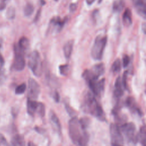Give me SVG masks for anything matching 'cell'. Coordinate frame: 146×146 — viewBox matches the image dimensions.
I'll return each instance as SVG.
<instances>
[{"label": "cell", "instance_id": "1", "mask_svg": "<svg viewBox=\"0 0 146 146\" xmlns=\"http://www.w3.org/2000/svg\"><path fill=\"white\" fill-rule=\"evenodd\" d=\"M68 134L72 143L76 146H87L90 135L80 124L76 116L72 117L68 122Z\"/></svg>", "mask_w": 146, "mask_h": 146}, {"label": "cell", "instance_id": "2", "mask_svg": "<svg viewBox=\"0 0 146 146\" xmlns=\"http://www.w3.org/2000/svg\"><path fill=\"white\" fill-rule=\"evenodd\" d=\"M82 106L84 112L90 113L101 121H105V114L103 108L92 94L88 92L86 94Z\"/></svg>", "mask_w": 146, "mask_h": 146}, {"label": "cell", "instance_id": "3", "mask_svg": "<svg viewBox=\"0 0 146 146\" xmlns=\"http://www.w3.org/2000/svg\"><path fill=\"white\" fill-rule=\"evenodd\" d=\"M107 40V36L98 35L96 36L91 51V54L93 59L98 60L102 59Z\"/></svg>", "mask_w": 146, "mask_h": 146}, {"label": "cell", "instance_id": "4", "mask_svg": "<svg viewBox=\"0 0 146 146\" xmlns=\"http://www.w3.org/2000/svg\"><path fill=\"white\" fill-rule=\"evenodd\" d=\"M29 67L33 73L36 76H40L42 74V67L39 52L34 50L29 55L28 60Z\"/></svg>", "mask_w": 146, "mask_h": 146}, {"label": "cell", "instance_id": "5", "mask_svg": "<svg viewBox=\"0 0 146 146\" xmlns=\"http://www.w3.org/2000/svg\"><path fill=\"white\" fill-rule=\"evenodd\" d=\"M104 64L100 63L94 65L91 69L86 70L82 74V76L87 82L90 80L98 79L99 76L104 74Z\"/></svg>", "mask_w": 146, "mask_h": 146}, {"label": "cell", "instance_id": "6", "mask_svg": "<svg viewBox=\"0 0 146 146\" xmlns=\"http://www.w3.org/2000/svg\"><path fill=\"white\" fill-rule=\"evenodd\" d=\"M27 112L30 116H33L37 113L39 116L43 117L45 114L44 104L41 102H36V100L27 99Z\"/></svg>", "mask_w": 146, "mask_h": 146}, {"label": "cell", "instance_id": "7", "mask_svg": "<svg viewBox=\"0 0 146 146\" xmlns=\"http://www.w3.org/2000/svg\"><path fill=\"white\" fill-rule=\"evenodd\" d=\"M120 129L129 142H132L134 144L137 143V134L136 133V128L133 123H123V124L121 125Z\"/></svg>", "mask_w": 146, "mask_h": 146}, {"label": "cell", "instance_id": "8", "mask_svg": "<svg viewBox=\"0 0 146 146\" xmlns=\"http://www.w3.org/2000/svg\"><path fill=\"white\" fill-rule=\"evenodd\" d=\"M14 59L13 64V68L16 71H22L24 69L26 64L24 54L19 48L17 44H15L14 47Z\"/></svg>", "mask_w": 146, "mask_h": 146}, {"label": "cell", "instance_id": "9", "mask_svg": "<svg viewBox=\"0 0 146 146\" xmlns=\"http://www.w3.org/2000/svg\"><path fill=\"white\" fill-rule=\"evenodd\" d=\"M87 83L94 96H100L103 94L105 86V79L104 78L99 80L98 79L90 80Z\"/></svg>", "mask_w": 146, "mask_h": 146}, {"label": "cell", "instance_id": "10", "mask_svg": "<svg viewBox=\"0 0 146 146\" xmlns=\"http://www.w3.org/2000/svg\"><path fill=\"white\" fill-rule=\"evenodd\" d=\"M110 133L112 144L122 145L123 144V136L117 124L111 123L110 127Z\"/></svg>", "mask_w": 146, "mask_h": 146}, {"label": "cell", "instance_id": "11", "mask_svg": "<svg viewBox=\"0 0 146 146\" xmlns=\"http://www.w3.org/2000/svg\"><path fill=\"white\" fill-rule=\"evenodd\" d=\"M40 88L39 84L33 78H30L28 81L27 99L35 100L39 96Z\"/></svg>", "mask_w": 146, "mask_h": 146}, {"label": "cell", "instance_id": "12", "mask_svg": "<svg viewBox=\"0 0 146 146\" xmlns=\"http://www.w3.org/2000/svg\"><path fill=\"white\" fill-rule=\"evenodd\" d=\"M49 117L52 127H53L54 130L59 135H60L62 133V127L60 121L57 115L52 110H51L49 112Z\"/></svg>", "mask_w": 146, "mask_h": 146}, {"label": "cell", "instance_id": "13", "mask_svg": "<svg viewBox=\"0 0 146 146\" xmlns=\"http://www.w3.org/2000/svg\"><path fill=\"white\" fill-rule=\"evenodd\" d=\"M66 21L67 18L61 19L59 17H54L50 20V25H51L53 27L54 29H55V31L59 32L62 29Z\"/></svg>", "mask_w": 146, "mask_h": 146}, {"label": "cell", "instance_id": "14", "mask_svg": "<svg viewBox=\"0 0 146 146\" xmlns=\"http://www.w3.org/2000/svg\"><path fill=\"white\" fill-rule=\"evenodd\" d=\"M125 104L133 112H136L140 116L143 115L141 110L137 107L135 99L133 97H128L125 100Z\"/></svg>", "mask_w": 146, "mask_h": 146}, {"label": "cell", "instance_id": "15", "mask_svg": "<svg viewBox=\"0 0 146 146\" xmlns=\"http://www.w3.org/2000/svg\"><path fill=\"white\" fill-rule=\"evenodd\" d=\"M136 12L143 18H145V5L144 0H133Z\"/></svg>", "mask_w": 146, "mask_h": 146}, {"label": "cell", "instance_id": "16", "mask_svg": "<svg viewBox=\"0 0 146 146\" xmlns=\"http://www.w3.org/2000/svg\"><path fill=\"white\" fill-rule=\"evenodd\" d=\"M123 88L121 83L120 77L119 76L116 79L115 83V89L113 91V94L115 98L119 99L123 95Z\"/></svg>", "mask_w": 146, "mask_h": 146}, {"label": "cell", "instance_id": "17", "mask_svg": "<svg viewBox=\"0 0 146 146\" xmlns=\"http://www.w3.org/2000/svg\"><path fill=\"white\" fill-rule=\"evenodd\" d=\"M11 146H25V140L24 137L20 134H15L11 140Z\"/></svg>", "mask_w": 146, "mask_h": 146}, {"label": "cell", "instance_id": "18", "mask_svg": "<svg viewBox=\"0 0 146 146\" xmlns=\"http://www.w3.org/2000/svg\"><path fill=\"white\" fill-rule=\"evenodd\" d=\"M123 23L124 26L127 27L130 26L132 23V13L131 10L127 8L123 14Z\"/></svg>", "mask_w": 146, "mask_h": 146}, {"label": "cell", "instance_id": "19", "mask_svg": "<svg viewBox=\"0 0 146 146\" xmlns=\"http://www.w3.org/2000/svg\"><path fill=\"white\" fill-rule=\"evenodd\" d=\"M18 47L21 50V51L25 54L26 52L29 49L30 43L29 39L26 37H22L17 44Z\"/></svg>", "mask_w": 146, "mask_h": 146}, {"label": "cell", "instance_id": "20", "mask_svg": "<svg viewBox=\"0 0 146 146\" xmlns=\"http://www.w3.org/2000/svg\"><path fill=\"white\" fill-rule=\"evenodd\" d=\"M73 46H74V41L72 40H70L67 41L63 46L64 55L67 59H69L71 55Z\"/></svg>", "mask_w": 146, "mask_h": 146}, {"label": "cell", "instance_id": "21", "mask_svg": "<svg viewBox=\"0 0 146 146\" xmlns=\"http://www.w3.org/2000/svg\"><path fill=\"white\" fill-rule=\"evenodd\" d=\"M125 3L124 0H115L112 5V10L115 13H120L121 12L124 7Z\"/></svg>", "mask_w": 146, "mask_h": 146}, {"label": "cell", "instance_id": "22", "mask_svg": "<svg viewBox=\"0 0 146 146\" xmlns=\"http://www.w3.org/2000/svg\"><path fill=\"white\" fill-rule=\"evenodd\" d=\"M137 142L139 141L141 144L142 146H145V128L144 125H143L141 127L139 133L138 134H137Z\"/></svg>", "mask_w": 146, "mask_h": 146}, {"label": "cell", "instance_id": "23", "mask_svg": "<svg viewBox=\"0 0 146 146\" xmlns=\"http://www.w3.org/2000/svg\"><path fill=\"white\" fill-rule=\"evenodd\" d=\"M34 10V7L33 4L30 3H28L25 5L24 7L23 13L25 16L29 17L33 13Z\"/></svg>", "mask_w": 146, "mask_h": 146}, {"label": "cell", "instance_id": "24", "mask_svg": "<svg viewBox=\"0 0 146 146\" xmlns=\"http://www.w3.org/2000/svg\"><path fill=\"white\" fill-rule=\"evenodd\" d=\"M121 69V62L119 59H116L113 63L111 66V70L113 72L117 73L120 71Z\"/></svg>", "mask_w": 146, "mask_h": 146}, {"label": "cell", "instance_id": "25", "mask_svg": "<svg viewBox=\"0 0 146 146\" xmlns=\"http://www.w3.org/2000/svg\"><path fill=\"white\" fill-rule=\"evenodd\" d=\"M26 90V84L25 83H23L19 86H18L15 90V92L17 95H21L23 94Z\"/></svg>", "mask_w": 146, "mask_h": 146}, {"label": "cell", "instance_id": "26", "mask_svg": "<svg viewBox=\"0 0 146 146\" xmlns=\"http://www.w3.org/2000/svg\"><path fill=\"white\" fill-rule=\"evenodd\" d=\"M15 16V10L13 7L8 8L6 12V17L9 19H13Z\"/></svg>", "mask_w": 146, "mask_h": 146}, {"label": "cell", "instance_id": "27", "mask_svg": "<svg viewBox=\"0 0 146 146\" xmlns=\"http://www.w3.org/2000/svg\"><path fill=\"white\" fill-rule=\"evenodd\" d=\"M79 122L80 125H82V127L87 129V128L88 127L90 123V120L89 119V118L87 117H82L80 119H79Z\"/></svg>", "mask_w": 146, "mask_h": 146}, {"label": "cell", "instance_id": "28", "mask_svg": "<svg viewBox=\"0 0 146 146\" xmlns=\"http://www.w3.org/2000/svg\"><path fill=\"white\" fill-rule=\"evenodd\" d=\"M59 69L60 74L63 76L64 75L66 76L68 74V70H69L68 65V64L60 65L59 67Z\"/></svg>", "mask_w": 146, "mask_h": 146}, {"label": "cell", "instance_id": "29", "mask_svg": "<svg viewBox=\"0 0 146 146\" xmlns=\"http://www.w3.org/2000/svg\"><path fill=\"white\" fill-rule=\"evenodd\" d=\"M127 71H125L123 75V78L121 80V83L123 87L125 89L127 90Z\"/></svg>", "mask_w": 146, "mask_h": 146}, {"label": "cell", "instance_id": "30", "mask_svg": "<svg viewBox=\"0 0 146 146\" xmlns=\"http://www.w3.org/2000/svg\"><path fill=\"white\" fill-rule=\"evenodd\" d=\"M65 108L66 109V111H67V112L68 113V114L72 116V117H74V116H75V112L72 110V108L70 106V105L68 104H65Z\"/></svg>", "mask_w": 146, "mask_h": 146}, {"label": "cell", "instance_id": "31", "mask_svg": "<svg viewBox=\"0 0 146 146\" xmlns=\"http://www.w3.org/2000/svg\"><path fill=\"white\" fill-rule=\"evenodd\" d=\"M129 61H130V59L129 56L127 55L124 54L123 56V66L124 68L127 67L128 66Z\"/></svg>", "mask_w": 146, "mask_h": 146}, {"label": "cell", "instance_id": "32", "mask_svg": "<svg viewBox=\"0 0 146 146\" xmlns=\"http://www.w3.org/2000/svg\"><path fill=\"white\" fill-rule=\"evenodd\" d=\"M6 79L5 71L3 70L2 66H0V84L3 83Z\"/></svg>", "mask_w": 146, "mask_h": 146}, {"label": "cell", "instance_id": "33", "mask_svg": "<svg viewBox=\"0 0 146 146\" xmlns=\"http://www.w3.org/2000/svg\"><path fill=\"white\" fill-rule=\"evenodd\" d=\"M9 1L10 0H1V2H0V11H2L6 8V5Z\"/></svg>", "mask_w": 146, "mask_h": 146}, {"label": "cell", "instance_id": "34", "mask_svg": "<svg viewBox=\"0 0 146 146\" xmlns=\"http://www.w3.org/2000/svg\"><path fill=\"white\" fill-rule=\"evenodd\" d=\"M53 98L54 99V100L56 102H59V100H60V96H59V93L57 92V91H55L54 94V95H53Z\"/></svg>", "mask_w": 146, "mask_h": 146}, {"label": "cell", "instance_id": "35", "mask_svg": "<svg viewBox=\"0 0 146 146\" xmlns=\"http://www.w3.org/2000/svg\"><path fill=\"white\" fill-rule=\"evenodd\" d=\"M77 3H71L70 4V11L71 12H73L74 11H75L77 9Z\"/></svg>", "mask_w": 146, "mask_h": 146}, {"label": "cell", "instance_id": "36", "mask_svg": "<svg viewBox=\"0 0 146 146\" xmlns=\"http://www.w3.org/2000/svg\"><path fill=\"white\" fill-rule=\"evenodd\" d=\"M1 47H2V43H1V42H0V49H1ZM4 63H5V60H4L3 58L2 55L0 52V65L1 66H2L4 64Z\"/></svg>", "mask_w": 146, "mask_h": 146}, {"label": "cell", "instance_id": "37", "mask_svg": "<svg viewBox=\"0 0 146 146\" xmlns=\"http://www.w3.org/2000/svg\"><path fill=\"white\" fill-rule=\"evenodd\" d=\"M40 15V9H39L38 11V12L36 13V15H35V18H34V21H35V22L37 21L38 20V19H39Z\"/></svg>", "mask_w": 146, "mask_h": 146}, {"label": "cell", "instance_id": "38", "mask_svg": "<svg viewBox=\"0 0 146 146\" xmlns=\"http://www.w3.org/2000/svg\"><path fill=\"white\" fill-rule=\"evenodd\" d=\"M95 1V0H86V2H87V3L88 5H90L92 4V3L94 2Z\"/></svg>", "mask_w": 146, "mask_h": 146}, {"label": "cell", "instance_id": "39", "mask_svg": "<svg viewBox=\"0 0 146 146\" xmlns=\"http://www.w3.org/2000/svg\"><path fill=\"white\" fill-rule=\"evenodd\" d=\"M27 146H37L35 143L32 141H29L27 144Z\"/></svg>", "mask_w": 146, "mask_h": 146}, {"label": "cell", "instance_id": "40", "mask_svg": "<svg viewBox=\"0 0 146 146\" xmlns=\"http://www.w3.org/2000/svg\"><path fill=\"white\" fill-rule=\"evenodd\" d=\"M40 4L42 5H44L46 3V2L44 0H40Z\"/></svg>", "mask_w": 146, "mask_h": 146}, {"label": "cell", "instance_id": "41", "mask_svg": "<svg viewBox=\"0 0 146 146\" xmlns=\"http://www.w3.org/2000/svg\"><path fill=\"white\" fill-rule=\"evenodd\" d=\"M112 146H123L120 144H112Z\"/></svg>", "mask_w": 146, "mask_h": 146}, {"label": "cell", "instance_id": "42", "mask_svg": "<svg viewBox=\"0 0 146 146\" xmlns=\"http://www.w3.org/2000/svg\"><path fill=\"white\" fill-rule=\"evenodd\" d=\"M55 1H58V0H55Z\"/></svg>", "mask_w": 146, "mask_h": 146}]
</instances>
